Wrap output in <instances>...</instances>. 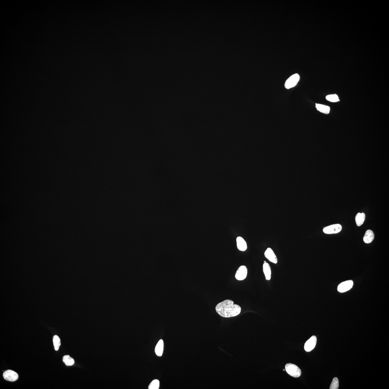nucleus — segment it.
I'll return each instance as SVG.
<instances>
[{
	"mask_svg": "<svg viewBox=\"0 0 389 389\" xmlns=\"http://www.w3.org/2000/svg\"><path fill=\"white\" fill-rule=\"evenodd\" d=\"M263 270L266 279L267 281H270L272 277V270L270 264L267 262L264 263Z\"/></svg>",
	"mask_w": 389,
	"mask_h": 389,
	"instance_id": "9b49d317",
	"label": "nucleus"
},
{
	"mask_svg": "<svg viewBox=\"0 0 389 389\" xmlns=\"http://www.w3.org/2000/svg\"><path fill=\"white\" fill-rule=\"evenodd\" d=\"M159 381L158 380L155 379L151 382L149 385V389H158L159 387Z\"/></svg>",
	"mask_w": 389,
	"mask_h": 389,
	"instance_id": "6ab92c4d",
	"label": "nucleus"
},
{
	"mask_svg": "<svg viewBox=\"0 0 389 389\" xmlns=\"http://www.w3.org/2000/svg\"><path fill=\"white\" fill-rule=\"evenodd\" d=\"M53 344H54L55 349V351L59 350L61 345V341L60 338L57 335H55L53 338Z\"/></svg>",
	"mask_w": 389,
	"mask_h": 389,
	"instance_id": "f3484780",
	"label": "nucleus"
},
{
	"mask_svg": "<svg viewBox=\"0 0 389 389\" xmlns=\"http://www.w3.org/2000/svg\"><path fill=\"white\" fill-rule=\"evenodd\" d=\"M326 99L328 101L333 103H336L339 101V97L335 94L327 95Z\"/></svg>",
	"mask_w": 389,
	"mask_h": 389,
	"instance_id": "a211bd4d",
	"label": "nucleus"
},
{
	"mask_svg": "<svg viewBox=\"0 0 389 389\" xmlns=\"http://www.w3.org/2000/svg\"><path fill=\"white\" fill-rule=\"evenodd\" d=\"M342 229L341 224H337L327 226L323 229V231L326 234H332L339 233Z\"/></svg>",
	"mask_w": 389,
	"mask_h": 389,
	"instance_id": "39448f33",
	"label": "nucleus"
},
{
	"mask_svg": "<svg viewBox=\"0 0 389 389\" xmlns=\"http://www.w3.org/2000/svg\"><path fill=\"white\" fill-rule=\"evenodd\" d=\"M248 274V269L246 266L242 265L240 267L236 272L235 277L238 281H243L246 278Z\"/></svg>",
	"mask_w": 389,
	"mask_h": 389,
	"instance_id": "20e7f679",
	"label": "nucleus"
},
{
	"mask_svg": "<svg viewBox=\"0 0 389 389\" xmlns=\"http://www.w3.org/2000/svg\"><path fill=\"white\" fill-rule=\"evenodd\" d=\"M236 245L238 250L242 252H244L247 249V244L243 237L238 236L236 239Z\"/></svg>",
	"mask_w": 389,
	"mask_h": 389,
	"instance_id": "9d476101",
	"label": "nucleus"
},
{
	"mask_svg": "<svg viewBox=\"0 0 389 389\" xmlns=\"http://www.w3.org/2000/svg\"><path fill=\"white\" fill-rule=\"evenodd\" d=\"M339 380L338 378L335 377L332 380L330 386V389H338L339 388Z\"/></svg>",
	"mask_w": 389,
	"mask_h": 389,
	"instance_id": "aec40b11",
	"label": "nucleus"
},
{
	"mask_svg": "<svg viewBox=\"0 0 389 389\" xmlns=\"http://www.w3.org/2000/svg\"><path fill=\"white\" fill-rule=\"evenodd\" d=\"M19 375L14 371L7 370L3 373V377L4 379L10 382H15L18 379Z\"/></svg>",
	"mask_w": 389,
	"mask_h": 389,
	"instance_id": "423d86ee",
	"label": "nucleus"
},
{
	"mask_svg": "<svg viewBox=\"0 0 389 389\" xmlns=\"http://www.w3.org/2000/svg\"><path fill=\"white\" fill-rule=\"evenodd\" d=\"M317 338L315 335L311 337L304 344V350L307 352H310L314 349L316 345Z\"/></svg>",
	"mask_w": 389,
	"mask_h": 389,
	"instance_id": "6e6552de",
	"label": "nucleus"
},
{
	"mask_svg": "<svg viewBox=\"0 0 389 389\" xmlns=\"http://www.w3.org/2000/svg\"><path fill=\"white\" fill-rule=\"evenodd\" d=\"M299 79L300 76L298 74H295L292 75L286 80L285 84V88L289 89L294 87L298 83Z\"/></svg>",
	"mask_w": 389,
	"mask_h": 389,
	"instance_id": "7ed1b4c3",
	"label": "nucleus"
},
{
	"mask_svg": "<svg viewBox=\"0 0 389 389\" xmlns=\"http://www.w3.org/2000/svg\"><path fill=\"white\" fill-rule=\"evenodd\" d=\"M164 349V342L163 340L161 339L158 342L155 347V351L156 354L158 356L161 357L163 355Z\"/></svg>",
	"mask_w": 389,
	"mask_h": 389,
	"instance_id": "ddd939ff",
	"label": "nucleus"
},
{
	"mask_svg": "<svg viewBox=\"0 0 389 389\" xmlns=\"http://www.w3.org/2000/svg\"><path fill=\"white\" fill-rule=\"evenodd\" d=\"M374 238V234L373 231L369 230H367L364 236L363 241L366 244L372 243Z\"/></svg>",
	"mask_w": 389,
	"mask_h": 389,
	"instance_id": "f8f14e48",
	"label": "nucleus"
},
{
	"mask_svg": "<svg viewBox=\"0 0 389 389\" xmlns=\"http://www.w3.org/2000/svg\"><path fill=\"white\" fill-rule=\"evenodd\" d=\"M266 261H264V263H266Z\"/></svg>",
	"mask_w": 389,
	"mask_h": 389,
	"instance_id": "412c9836",
	"label": "nucleus"
},
{
	"mask_svg": "<svg viewBox=\"0 0 389 389\" xmlns=\"http://www.w3.org/2000/svg\"><path fill=\"white\" fill-rule=\"evenodd\" d=\"M316 107L317 110L324 114H327L330 113V109L329 106L325 105L324 104H316Z\"/></svg>",
	"mask_w": 389,
	"mask_h": 389,
	"instance_id": "2eb2a0df",
	"label": "nucleus"
},
{
	"mask_svg": "<svg viewBox=\"0 0 389 389\" xmlns=\"http://www.w3.org/2000/svg\"><path fill=\"white\" fill-rule=\"evenodd\" d=\"M63 361L67 366H72L75 363L74 359L69 355L64 356L63 357Z\"/></svg>",
	"mask_w": 389,
	"mask_h": 389,
	"instance_id": "dca6fc26",
	"label": "nucleus"
},
{
	"mask_svg": "<svg viewBox=\"0 0 389 389\" xmlns=\"http://www.w3.org/2000/svg\"><path fill=\"white\" fill-rule=\"evenodd\" d=\"M264 256L271 262L273 263L277 264L278 260L276 255L272 248H268L264 253Z\"/></svg>",
	"mask_w": 389,
	"mask_h": 389,
	"instance_id": "1a4fd4ad",
	"label": "nucleus"
},
{
	"mask_svg": "<svg viewBox=\"0 0 389 389\" xmlns=\"http://www.w3.org/2000/svg\"><path fill=\"white\" fill-rule=\"evenodd\" d=\"M353 282L352 281H348L341 283L338 286L337 290L339 293H343L347 292L352 288Z\"/></svg>",
	"mask_w": 389,
	"mask_h": 389,
	"instance_id": "0eeeda50",
	"label": "nucleus"
},
{
	"mask_svg": "<svg viewBox=\"0 0 389 389\" xmlns=\"http://www.w3.org/2000/svg\"><path fill=\"white\" fill-rule=\"evenodd\" d=\"M215 311L220 316L230 318L239 315L241 308L239 305L234 304L232 300L226 299L217 304L215 307Z\"/></svg>",
	"mask_w": 389,
	"mask_h": 389,
	"instance_id": "f257e3e1",
	"label": "nucleus"
},
{
	"mask_svg": "<svg viewBox=\"0 0 389 389\" xmlns=\"http://www.w3.org/2000/svg\"><path fill=\"white\" fill-rule=\"evenodd\" d=\"M365 219V214L364 213H358L355 217V221L357 225L360 226L363 224Z\"/></svg>",
	"mask_w": 389,
	"mask_h": 389,
	"instance_id": "4468645a",
	"label": "nucleus"
},
{
	"mask_svg": "<svg viewBox=\"0 0 389 389\" xmlns=\"http://www.w3.org/2000/svg\"><path fill=\"white\" fill-rule=\"evenodd\" d=\"M285 368L287 373L293 377H299L301 375V369L295 364L290 363L286 364Z\"/></svg>",
	"mask_w": 389,
	"mask_h": 389,
	"instance_id": "f03ea898",
	"label": "nucleus"
}]
</instances>
